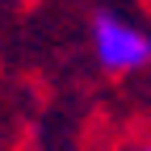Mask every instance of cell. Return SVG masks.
Returning <instances> with one entry per match:
<instances>
[{"mask_svg":"<svg viewBox=\"0 0 151 151\" xmlns=\"http://www.w3.org/2000/svg\"><path fill=\"white\" fill-rule=\"evenodd\" d=\"M92 50H97V63L113 76L143 71L151 63V34L143 25H130L126 17L101 9L92 17Z\"/></svg>","mask_w":151,"mask_h":151,"instance_id":"cell-1","label":"cell"},{"mask_svg":"<svg viewBox=\"0 0 151 151\" xmlns=\"http://www.w3.org/2000/svg\"><path fill=\"white\" fill-rule=\"evenodd\" d=\"M126 151H151V143H134V147H126Z\"/></svg>","mask_w":151,"mask_h":151,"instance_id":"cell-2","label":"cell"}]
</instances>
